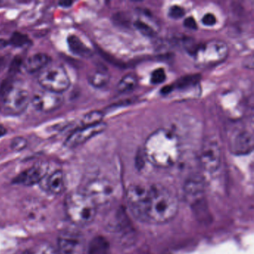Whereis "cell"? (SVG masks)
<instances>
[{
	"mask_svg": "<svg viewBox=\"0 0 254 254\" xmlns=\"http://www.w3.org/2000/svg\"><path fill=\"white\" fill-rule=\"evenodd\" d=\"M144 154L154 166L170 167L179 159V141L172 132L160 129L151 133L146 139Z\"/></svg>",
	"mask_w": 254,
	"mask_h": 254,
	"instance_id": "6da1fadb",
	"label": "cell"
},
{
	"mask_svg": "<svg viewBox=\"0 0 254 254\" xmlns=\"http://www.w3.org/2000/svg\"><path fill=\"white\" fill-rule=\"evenodd\" d=\"M178 197L166 187L151 185L147 206L145 222L165 224L172 221L178 213Z\"/></svg>",
	"mask_w": 254,
	"mask_h": 254,
	"instance_id": "7a4b0ae2",
	"label": "cell"
},
{
	"mask_svg": "<svg viewBox=\"0 0 254 254\" xmlns=\"http://www.w3.org/2000/svg\"><path fill=\"white\" fill-rule=\"evenodd\" d=\"M64 209L72 224L86 226L94 221L97 206L82 191H74L65 197Z\"/></svg>",
	"mask_w": 254,
	"mask_h": 254,
	"instance_id": "3957f363",
	"label": "cell"
},
{
	"mask_svg": "<svg viewBox=\"0 0 254 254\" xmlns=\"http://www.w3.org/2000/svg\"><path fill=\"white\" fill-rule=\"evenodd\" d=\"M30 102L29 91L22 85L9 84L2 92V109L7 115H20L27 109Z\"/></svg>",
	"mask_w": 254,
	"mask_h": 254,
	"instance_id": "277c9868",
	"label": "cell"
},
{
	"mask_svg": "<svg viewBox=\"0 0 254 254\" xmlns=\"http://www.w3.org/2000/svg\"><path fill=\"white\" fill-rule=\"evenodd\" d=\"M228 53V47L224 41L213 40L198 46L194 57L197 66L207 67L224 62Z\"/></svg>",
	"mask_w": 254,
	"mask_h": 254,
	"instance_id": "5b68a950",
	"label": "cell"
},
{
	"mask_svg": "<svg viewBox=\"0 0 254 254\" xmlns=\"http://www.w3.org/2000/svg\"><path fill=\"white\" fill-rule=\"evenodd\" d=\"M38 81L44 90L61 93L66 91L70 86V79L62 66H52L43 69L38 76Z\"/></svg>",
	"mask_w": 254,
	"mask_h": 254,
	"instance_id": "8992f818",
	"label": "cell"
},
{
	"mask_svg": "<svg viewBox=\"0 0 254 254\" xmlns=\"http://www.w3.org/2000/svg\"><path fill=\"white\" fill-rule=\"evenodd\" d=\"M150 190L151 185L133 184L126 191V200L130 212L136 219L143 222H145Z\"/></svg>",
	"mask_w": 254,
	"mask_h": 254,
	"instance_id": "52a82bcc",
	"label": "cell"
},
{
	"mask_svg": "<svg viewBox=\"0 0 254 254\" xmlns=\"http://www.w3.org/2000/svg\"><path fill=\"white\" fill-rule=\"evenodd\" d=\"M96 206L109 203L114 195V187L111 181L106 179L92 180L89 181L82 191Z\"/></svg>",
	"mask_w": 254,
	"mask_h": 254,
	"instance_id": "ba28073f",
	"label": "cell"
},
{
	"mask_svg": "<svg viewBox=\"0 0 254 254\" xmlns=\"http://www.w3.org/2000/svg\"><path fill=\"white\" fill-rule=\"evenodd\" d=\"M64 96L61 93L42 90L31 98L32 106L40 112L51 113L57 111L64 104Z\"/></svg>",
	"mask_w": 254,
	"mask_h": 254,
	"instance_id": "9c48e42d",
	"label": "cell"
},
{
	"mask_svg": "<svg viewBox=\"0 0 254 254\" xmlns=\"http://www.w3.org/2000/svg\"><path fill=\"white\" fill-rule=\"evenodd\" d=\"M200 163L206 172L218 170L221 163V151L219 145L215 140H207L203 143L200 152Z\"/></svg>",
	"mask_w": 254,
	"mask_h": 254,
	"instance_id": "30bf717a",
	"label": "cell"
},
{
	"mask_svg": "<svg viewBox=\"0 0 254 254\" xmlns=\"http://www.w3.org/2000/svg\"><path fill=\"white\" fill-rule=\"evenodd\" d=\"M106 127L107 125L103 122L92 126H83L74 130L68 136L65 140L64 145L69 148L79 146L93 136L102 133Z\"/></svg>",
	"mask_w": 254,
	"mask_h": 254,
	"instance_id": "8fae6325",
	"label": "cell"
},
{
	"mask_svg": "<svg viewBox=\"0 0 254 254\" xmlns=\"http://www.w3.org/2000/svg\"><path fill=\"white\" fill-rule=\"evenodd\" d=\"M184 194L186 200L191 206L206 200L204 181L198 175L190 177L184 183Z\"/></svg>",
	"mask_w": 254,
	"mask_h": 254,
	"instance_id": "7c38bea8",
	"label": "cell"
},
{
	"mask_svg": "<svg viewBox=\"0 0 254 254\" xmlns=\"http://www.w3.org/2000/svg\"><path fill=\"white\" fill-rule=\"evenodd\" d=\"M254 136L247 130L235 132L230 140V150L236 155H246L254 149Z\"/></svg>",
	"mask_w": 254,
	"mask_h": 254,
	"instance_id": "4fadbf2b",
	"label": "cell"
},
{
	"mask_svg": "<svg viewBox=\"0 0 254 254\" xmlns=\"http://www.w3.org/2000/svg\"><path fill=\"white\" fill-rule=\"evenodd\" d=\"M82 236L78 232L65 230L61 233L58 247L62 254H77L82 247Z\"/></svg>",
	"mask_w": 254,
	"mask_h": 254,
	"instance_id": "5bb4252c",
	"label": "cell"
},
{
	"mask_svg": "<svg viewBox=\"0 0 254 254\" xmlns=\"http://www.w3.org/2000/svg\"><path fill=\"white\" fill-rule=\"evenodd\" d=\"M47 167L45 165H36L32 166L17 175L14 180V184L19 185L29 186L41 184L44 178L47 176Z\"/></svg>",
	"mask_w": 254,
	"mask_h": 254,
	"instance_id": "9a60e30c",
	"label": "cell"
},
{
	"mask_svg": "<svg viewBox=\"0 0 254 254\" xmlns=\"http://www.w3.org/2000/svg\"><path fill=\"white\" fill-rule=\"evenodd\" d=\"M51 62V57L46 53H35L24 61L23 66L28 73H36L47 68Z\"/></svg>",
	"mask_w": 254,
	"mask_h": 254,
	"instance_id": "2e32d148",
	"label": "cell"
},
{
	"mask_svg": "<svg viewBox=\"0 0 254 254\" xmlns=\"http://www.w3.org/2000/svg\"><path fill=\"white\" fill-rule=\"evenodd\" d=\"M44 187L50 194H56V195L62 194L66 189L64 174L61 170H57L50 174L47 178H46Z\"/></svg>",
	"mask_w": 254,
	"mask_h": 254,
	"instance_id": "e0dca14e",
	"label": "cell"
},
{
	"mask_svg": "<svg viewBox=\"0 0 254 254\" xmlns=\"http://www.w3.org/2000/svg\"><path fill=\"white\" fill-rule=\"evenodd\" d=\"M66 41L69 51L75 56L84 59H89L93 56V51L76 35H69Z\"/></svg>",
	"mask_w": 254,
	"mask_h": 254,
	"instance_id": "ac0fdd59",
	"label": "cell"
},
{
	"mask_svg": "<svg viewBox=\"0 0 254 254\" xmlns=\"http://www.w3.org/2000/svg\"><path fill=\"white\" fill-rule=\"evenodd\" d=\"M128 218L126 212L118 209L114 212V215H111L109 218L107 227L112 232H123L128 227Z\"/></svg>",
	"mask_w": 254,
	"mask_h": 254,
	"instance_id": "d6986e66",
	"label": "cell"
},
{
	"mask_svg": "<svg viewBox=\"0 0 254 254\" xmlns=\"http://www.w3.org/2000/svg\"><path fill=\"white\" fill-rule=\"evenodd\" d=\"M111 75L105 68H96L87 75L89 84L96 88H101L109 82Z\"/></svg>",
	"mask_w": 254,
	"mask_h": 254,
	"instance_id": "ffe728a7",
	"label": "cell"
},
{
	"mask_svg": "<svg viewBox=\"0 0 254 254\" xmlns=\"http://www.w3.org/2000/svg\"><path fill=\"white\" fill-rule=\"evenodd\" d=\"M87 254H110L109 242L104 236H96L89 243Z\"/></svg>",
	"mask_w": 254,
	"mask_h": 254,
	"instance_id": "44dd1931",
	"label": "cell"
},
{
	"mask_svg": "<svg viewBox=\"0 0 254 254\" xmlns=\"http://www.w3.org/2000/svg\"><path fill=\"white\" fill-rule=\"evenodd\" d=\"M200 80V75L198 74H194V75H188L186 76L181 77L174 84V89L177 88L179 90H185V89L190 88L191 87H194L196 84H198Z\"/></svg>",
	"mask_w": 254,
	"mask_h": 254,
	"instance_id": "7402d4cb",
	"label": "cell"
},
{
	"mask_svg": "<svg viewBox=\"0 0 254 254\" xmlns=\"http://www.w3.org/2000/svg\"><path fill=\"white\" fill-rule=\"evenodd\" d=\"M136 84H137L136 75L134 73H128L120 80L117 85V90L121 93H126L133 90Z\"/></svg>",
	"mask_w": 254,
	"mask_h": 254,
	"instance_id": "603a6c76",
	"label": "cell"
},
{
	"mask_svg": "<svg viewBox=\"0 0 254 254\" xmlns=\"http://www.w3.org/2000/svg\"><path fill=\"white\" fill-rule=\"evenodd\" d=\"M10 45L17 48H24L29 47L32 44V41L27 35L21 32H15L12 34L9 41Z\"/></svg>",
	"mask_w": 254,
	"mask_h": 254,
	"instance_id": "cb8c5ba5",
	"label": "cell"
},
{
	"mask_svg": "<svg viewBox=\"0 0 254 254\" xmlns=\"http://www.w3.org/2000/svg\"><path fill=\"white\" fill-rule=\"evenodd\" d=\"M103 113L99 111H91L87 113L81 119V123L83 126H92V125L97 124L102 122L103 119Z\"/></svg>",
	"mask_w": 254,
	"mask_h": 254,
	"instance_id": "d4e9b609",
	"label": "cell"
},
{
	"mask_svg": "<svg viewBox=\"0 0 254 254\" xmlns=\"http://www.w3.org/2000/svg\"><path fill=\"white\" fill-rule=\"evenodd\" d=\"M134 26L141 34L145 36L152 37L155 34L154 29L151 26L145 22L141 21V20H136L134 23Z\"/></svg>",
	"mask_w": 254,
	"mask_h": 254,
	"instance_id": "484cf974",
	"label": "cell"
},
{
	"mask_svg": "<svg viewBox=\"0 0 254 254\" xmlns=\"http://www.w3.org/2000/svg\"><path fill=\"white\" fill-rule=\"evenodd\" d=\"M28 141L22 136H16L11 140L10 147L13 151H21L27 147Z\"/></svg>",
	"mask_w": 254,
	"mask_h": 254,
	"instance_id": "4316f807",
	"label": "cell"
},
{
	"mask_svg": "<svg viewBox=\"0 0 254 254\" xmlns=\"http://www.w3.org/2000/svg\"><path fill=\"white\" fill-rule=\"evenodd\" d=\"M166 75L163 68L155 69L151 74V82L153 84H162L166 80Z\"/></svg>",
	"mask_w": 254,
	"mask_h": 254,
	"instance_id": "83f0119b",
	"label": "cell"
},
{
	"mask_svg": "<svg viewBox=\"0 0 254 254\" xmlns=\"http://www.w3.org/2000/svg\"><path fill=\"white\" fill-rule=\"evenodd\" d=\"M31 254H58L56 250L49 244H41L32 251Z\"/></svg>",
	"mask_w": 254,
	"mask_h": 254,
	"instance_id": "f1b7e54d",
	"label": "cell"
},
{
	"mask_svg": "<svg viewBox=\"0 0 254 254\" xmlns=\"http://www.w3.org/2000/svg\"><path fill=\"white\" fill-rule=\"evenodd\" d=\"M185 15V10L179 5H173L169 10V16L174 20H179Z\"/></svg>",
	"mask_w": 254,
	"mask_h": 254,
	"instance_id": "f546056e",
	"label": "cell"
},
{
	"mask_svg": "<svg viewBox=\"0 0 254 254\" xmlns=\"http://www.w3.org/2000/svg\"><path fill=\"white\" fill-rule=\"evenodd\" d=\"M202 23L206 26H212L216 23V17L211 13L205 14L202 18Z\"/></svg>",
	"mask_w": 254,
	"mask_h": 254,
	"instance_id": "4dcf8cb0",
	"label": "cell"
},
{
	"mask_svg": "<svg viewBox=\"0 0 254 254\" xmlns=\"http://www.w3.org/2000/svg\"><path fill=\"white\" fill-rule=\"evenodd\" d=\"M184 26L187 29L196 30L197 29V24L195 20L192 17H187L184 20Z\"/></svg>",
	"mask_w": 254,
	"mask_h": 254,
	"instance_id": "1f68e13d",
	"label": "cell"
},
{
	"mask_svg": "<svg viewBox=\"0 0 254 254\" xmlns=\"http://www.w3.org/2000/svg\"><path fill=\"white\" fill-rule=\"evenodd\" d=\"M173 85L165 86V87H163V88H162L161 93L162 94L165 95V96H166V95L169 94L171 92L173 91Z\"/></svg>",
	"mask_w": 254,
	"mask_h": 254,
	"instance_id": "d6a6232c",
	"label": "cell"
},
{
	"mask_svg": "<svg viewBox=\"0 0 254 254\" xmlns=\"http://www.w3.org/2000/svg\"><path fill=\"white\" fill-rule=\"evenodd\" d=\"M59 5L62 8H69L73 5V2L72 1H62V2H59Z\"/></svg>",
	"mask_w": 254,
	"mask_h": 254,
	"instance_id": "836d02e7",
	"label": "cell"
},
{
	"mask_svg": "<svg viewBox=\"0 0 254 254\" xmlns=\"http://www.w3.org/2000/svg\"><path fill=\"white\" fill-rule=\"evenodd\" d=\"M7 133H8V130H7L6 127L2 125H0V138L5 136Z\"/></svg>",
	"mask_w": 254,
	"mask_h": 254,
	"instance_id": "e575fe53",
	"label": "cell"
}]
</instances>
